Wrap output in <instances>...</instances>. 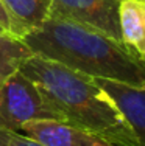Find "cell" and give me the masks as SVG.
Returning a JSON list of instances; mask_svg holds the SVG:
<instances>
[{
	"mask_svg": "<svg viewBox=\"0 0 145 146\" xmlns=\"http://www.w3.org/2000/svg\"><path fill=\"white\" fill-rule=\"evenodd\" d=\"M42 120L64 121L31 79L19 70L0 84V129L20 134L23 124Z\"/></svg>",
	"mask_w": 145,
	"mask_h": 146,
	"instance_id": "3957f363",
	"label": "cell"
},
{
	"mask_svg": "<svg viewBox=\"0 0 145 146\" xmlns=\"http://www.w3.org/2000/svg\"><path fill=\"white\" fill-rule=\"evenodd\" d=\"M9 138H11V132L0 129V146H9Z\"/></svg>",
	"mask_w": 145,
	"mask_h": 146,
	"instance_id": "7c38bea8",
	"label": "cell"
},
{
	"mask_svg": "<svg viewBox=\"0 0 145 146\" xmlns=\"http://www.w3.org/2000/svg\"><path fill=\"white\" fill-rule=\"evenodd\" d=\"M22 40L36 56L55 61L77 73L145 87V62L120 40L91 27L48 17Z\"/></svg>",
	"mask_w": 145,
	"mask_h": 146,
	"instance_id": "6da1fadb",
	"label": "cell"
},
{
	"mask_svg": "<svg viewBox=\"0 0 145 146\" xmlns=\"http://www.w3.org/2000/svg\"><path fill=\"white\" fill-rule=\"evenodd\" d=\"M20 72L37 86L64 123L86 129L117 146H139L123 115L91 76L36 54L20 65Z\"/></svg>",
	"mask_w": 145,
	"mask_h": 146,
	"instance_id": "7a4b0ae2",
	"label": "cell"
},
{
	"mask_svg": "<svg viewBox=\"0 0 145 146\" xmlns=\"http://www.w3.org/2000/svg\"><path fill=\"white\" fill-rule=\"evenodd\" d=\"M0 27H2V28L6 31V33H9V31H11V22H9V16H8V13H6V9H5V6H3L2 2H0Z\"/></svg>",
	"mask_w": 145,
	"mask_h": 146,
	"instance_id": "8fae6325",
	"label": "cell"
},
{
	"mask_svg": "<svg viewBox=\"0 0 145 146\" xmlns=\"http://www.w3.org/2000/svg\"><path fill=\"white\" fill-rule=\"evenodd\" d=\"M92 79L116 104L131 127L139 146H145V87H131L102 78Z\"/></svg>",
	"mask_w": 145,
	"mask_h": 146,
	"instance_id": "8992f818",
	"label": "cell"
},
{
	"mask_svg": "<svg viewBox=\"0 0 145 146\" xmlns=\"http://www.w3.org/2000/svg\"><path fill=\"white\" fill-rule=\"evenodd\" d=\"M9 146H42V145L30 140V138H27L25 135H22V134H14V132H11Z\"/></svg>",
	"mask_w": 145,
	"mask_h": 146,
	"instance_id": "30bf717a",
	"label": "cell"
},
{
	"mask_svg": "<svg viewBox=\"0 0 145 146\" xmlns=\"http://www.w3.org/2000/svg\"><path fill=\"white\" fill-rule=\"evenodd\" d=\"M119 3L120 0H53L50 17L91 27L120 40Z\"/></svg>",
	"mask_w": 145,
	"mask_h": 146,
	"instance_id": "277c9868",
	"label": "cell"
},
{
	"mask_svg": "<svg viewBox=\"0 0 145 146\" xmlns=\"http://www.w3.org/2000/svg\"><path fill=\"white\" fill-rule=\"evenodd\" d=\"M33 54L22 39L9 33L0 34V84L19 72L20 65Z\"/></svg>",
	"mask_w": 145,
	"mask_h": 146,
	"instance_id": "9c48e42d",
	"label": "cell"
},
{
	"mask_svg": "<svg viewBox=\"0 0 145 146\" xmlns=\"http://www.w3.org/2000/svg\"><path fill=\"white\" fill-rule=\"evenodd\" d=\"M11 22L9 34L22 39L50 17L53 0H0Z\"/></svg>",
	"mask_w": 145,
	"mask_h": 146,
	"instance_id": "ba28073f",
	"label": "cell"
},
{
	"mask_svg": "<svg viewBox=\"0 0 145 146\" xmlns=\"http://www.w3.org/2000/svg\"><path fill=\"white\" fill-rule=\"evenodd\" d=\"M120 40L145 62V0H120Z\"/></svg>",
	"mask_w": 145,
	"mask_h": 146,
	"instance_id": "52a82bcc",
	"label": "cell"
},
{
	"mask_svg": "<svg viewBox=\"0 0 145 146\" xmlns=\"http://www.w3.org/2000/svg\"><path fill=\"white\" fill-rule=\"evenodd\" d=\"M2 33H6V31H5V30H3V28H2V27H0V34H2Z\"/></svg>",
	"mask_w": 145,
	"mask_h": 146,
	"instance_id": "4fadbf2b",
	"label": "cell"
},
{
	"mask_svg": "<svg viewBox=\"0 0 145 146\" xmlns=\"http://www.w3.org/2000/svg\"><path fill=\"white\" fill-rule=\"evenodd\" d=\"M20 134L42 146H117L86 129L55 120L27 123Z\"/></svg>",
	"mask_w": 145,
	"mask_h": 146,
	"instance_id": "5b68a950",
	"label": "cell"
}]
</instances>
